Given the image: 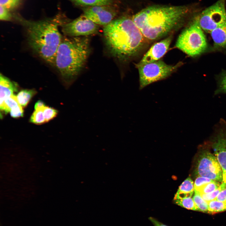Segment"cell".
<instances>
[{
  "mask_svg": "<svg viewBox=\"0 0 226 226\" xmlns=\"http://www.w3.org/2000/svg\"><path fill=\"white\" fill-rule=\"evenodd\" d=\"M189 10L185 6H152L140 11L132 19L145 40L151 41L166 36L181 25Z\"/></svg>",
  "mask_w": 226,
  "mask_h": 226,
  "instance_id": "obj_1",
  "label": "cell"
},
{
  "mask_svg": "<svg viewBox=\"0 0 226 226\" xmlns=\"http://www.w3.org/2000/svg\"><path fill=\"white\" fill-rule=\"evenodd\" d=\"M14 19L25 28L28 43L33 51L47 63L54 65L56 52L62 38L58 27L65 23L60 15L36 21L17 15H14Z\"/></svg>",
  "mask_w": 226,
  "mask_h": 226,
  "instance_id": "obj_2",
  "label": "cell"
},
{
  "mask_svg": "<svg viewBox=\"0 0 226 226\" xmlns=\"http://www.w3.org/2000/svg\"><path fill=\"white\" fill-rule=\"evenodd\" d=\"M103 34L111 54L121 60H127L140 51L145 40L132 18L123 17L104 26Z\"/></svg>",
  "mask_w": 226,
  "mask_h": 226,
  "instance_id": "obj_3",
  "label": "cell"
},
{
  "mask_svg": "<svg viewBox=\"0 0 226 226\" xmlns=\"http://www.w3.org/2000/svg\"><path fill=\"white\" fill-rule=\"evenodd\" d=\"M90 52L87 37H62L56 52L54 65L66 83H71L80 73Z\"/></svg>",
  "mask_w": 226,
  "mask_h": 226,
  "instance_id": "obj_4",
  "label": "cell"
},
{
  "mask_svg": "<svg viewBox=\"0 0 226 226\" xmlns=\"http://www.w3.org/2000/svg\"><path fill=\"white\" fill-rule=\"evenodd\" d=\"M196 17L179 35L175 47L192 57L203 53L207 48L206 38Z\"/></svg>",
  "mask_w": 226,
  "mask_h": 226,
  "instance_id": "obj_5",
  "label": "cell"
},
{
  "mask_svg": "<svg viewBox=\"0 0 226 226\" xmlns=\"http://www.w3.org/2000/svg\"><path fill=\"white\" fill-rule=\"evenodd\" d=\"M181 64L180 62L175 65H169L159 60L151 63L136 65L139 74L140 89L153 83L168 77L178 68Z\"/></svg>",
  "mask_w": 226,
  "mask_h": 226,
  "instance_id": "obj_6",
  "label": "cell"
},
{
  "mask_svg": "<svg viewBox=\"0 0 226 226\" xmlns=\"http://www.w3.org/2000/svg\"><path fill=\"white\" fill-rule=\"evenodd\" d=\"M210 144L221 167L226 184V121L221 118L214 126Z\"/></svg>",
  "mask_w": 226,
  "mask_h": 226,
  "instance_id": "obj_7",
  "label": "cell"
},
{
  "mask_svg": "<svg viewBox=\"0 0 226 226\" xmlns=\"http://www.w3.org/2000/svg\"><path fill=\"white\" fill-rule=\"evenodd\" d=\"M226 22L225 0H218L203 10L199 17V23L202 29L207 33Z\"/></svg>",
  "mask_w": 226,
  "mask_h": 226,
  "instance_id": "obj_8",
  "label": "cell"
},
{
  "mask_svg": "<svg viewBox=\"0 0 226 226\" xmlns=\"http://www.w3.org/2000/svg\"><path fill=\"white\" fill-rule=\"evenodd\" d=\"M201 153L197 164V174L198 176L222 182V170L216 157L208 151H203Z\"/></svg>",
  "mask_w": 226,
  "mask_h": 226,
  "instance_id": "obj_9",
  "label": "cell"
},
{
  "mask_svg": "<svg viewBox=\"0 0 226 226\" xmlns=\"http://www.w3.org/2000/svg\"><path fill=\"white\" fill-rule=\"evenodd\" d=\"M63 34L70 37H79L93 34L99 30V25L94 23L84 14L69 23L61 25Z\"/></svg>",
  "mask_w": 226,
  "mask_h": 226,
  "instance_id": "obj_10",
  "label": "cell"
},
{
  "mask_svg": "<svg viewBox=\"0 0 226 226\" xmlns=\"http://www.w3.org/2000/svg\"><path fill=\"white\" fill-rule=\"evenodd\" d=\"M116 14L113 7L102 5L87 8L85 9L83 14L96 24L104 26L111 22Z\"/></svg>",
  "mask_w": 226,
  "mask_h": 226,
  "instance_id": "obj_11",
  "label": "cell"
},
{
  "mask_svg": "<svg viewBox=\"0 0 226 226\" xmlns=\"http://www.w3.org/2000/svg\"><path fill=\"white\" fill-rule=\"evenodd\" d=\"M172 37L170 35L154 44L144 55L136 65H140L157 61L168 51Z\"/></svg>",
  "mask_w": 226,
  "mask_h": 226,
  "instance_id": "obj_12",
  "label": "cell"
},
{
  "mask_svg": "<svg viewBox=\"0 0 226 226\" xmlns=\"http://www.w3.org/2000/svg\"><path fill=\"white\" fill-rule=\"evenodd\" d=\"M18 84L1 74L0 76V102L2 105L4 100L13 94L18 90Z\"/></svg>",
  "mask_w": 226,
  "mask_h": 226,
  "instance_id": "obj_13",
  "label": "cell"
},
{
  "mask_svg": "<svg viewBox=\"0 0 226 226\" xmlns=\"http://www.w3.org/2000/svg\"><path fill=\"white\" fill-rule=\"evenodd\" d=\"M210 33L215 48L226 47V22L212 30Z\"/></svg>",
  "mask_w": 226,
  "mask_h": 226,
  "instance_id": "obj_14",
  "label": "cell"
},
{
  "mask_svg": "<svg viewBox=\"0 0 226 226\" xmlns=\"http://www.w3.org/2000/svg\"><path fill=\"white\" fill-rule=\"evenodd\" d=\"M194 191L193 181L190 178H188L179 186L175 195L174 200L191 197Z\"/></svg>",
  "mask_w": 226,
  "mask_h": 226,
  "instance_id": "obj_15",
  "label": "cell"
},
{
  "mask_svg": "<svg viewBox=\"0 0 226 226\" xmlns=\"http://www.w3.org/2000/svg\"><path fill=\"white\" fill-rule=\"evenodd\" d=\"M36 93V91L33 89L21 90L16 96L18 103L23 107H25Z\"/></svg>",
  "mask_w": 226,
  "mask_h": 226,
  "instance_id": "obj_16",
  "label": "cell"
},
{
  "mask_svg": "<svg viewBox=\"0 0 226 226\" xmlns=\"http://www.w3.org/2000/svg\"><path fill=\"white\" fill-rule=\"evenodd\" d=\"M207 203L208 206L207 213L214 214L226 210V202L213 200Z\"/></svg>",
  "mask_w": 226,
  "mask_h": 226,
  "instance_id": "obj_17",
  "label": "cell"
},
{
  "mask_svg": "<svg viewBox=\"0 0 226 226\" xmlns=\"http://www.w3.org/2000/svg\"><path fill=\"white\" fill-rule=\"evenodd\" d=\"M19 105L16 96L13 94L6 98L3 104L0 105L1 111L6 114L10 112L12 108Z\"/></svg>",
  "mask_w": 226,
  "mask_h": 226,
  "instance_id": "obj_18",
  "label": "cell"
},
{
  "mask_svg": "<svg viewBox=\"0 0 226 226\" xmlns=\"http://www.w3.org/2000/svg\"><path fill=\"white\" fill-rule=\"evenodd\" d=\"M112 0H76L74 2L78 5L93 7L102 5H110Z\"/></svg>",
  "mask_w": 226,
  "mask_h": 226,
  "instance_id": "obj_19",
  "label": "cell"
},
{
  "mask_svg": "<svg viewBox=\"0 0 226 226\" xmlns=\"http://www.w3.org/2000/svg\"><path fill=\"white\" fill-rule=\"evenodd\" d=\"M175 202L177 205L186 209L194 211H198L193 198L187 197L179 199L174 200Z\"/></svg>",
  "mask_w": 226,
  "mask_h": 226,
  "instance_id": "obj_20",
  "label": "cell"
},
{
  "mask_svg": "<svg viewBox=\"0 0 226 226\" xmlns=\"http://www.w3.org/2000/svg\"><path fill=\"white\" fill-rule=\"evenodd\" d=\"M193 199L197 207L198 211L204 213H208V203L199 194L195 192Z\"/></svg>",
  "mask_w": 226,
  "mask_h": 226,
  "instance_id": "obj_21",
  "label": "cell"
},
{
  "mask_svg": "<svg viewBox=\"0 0 226 226\" xmlns=\"http://www.w3.org/2000/svg\"><path fill=\"white\" fill-rule=\"evenodd\" d=\"M221 184L220 182L214 181L203 185L194 192L200 194L209 193L217 190Z\"/></svg>",
  "mask_w": 226,
  "mask_h": 226,
  "instance_id": "obj_22",
  "label": "cell"
},
{
  "mask_svg": "<svg viewBox=\"0 0 226 226\" xmlns=\"http://www.w3.org/2000/svg\"><path fill=\"white\" fill-rule=\"evenodd\" d=\"M221 94H226V72L223 73L218 79L217 87L214 95Z\"/></svg>",
  "mask_w": 226,
  "mask_h": 226,
  "instance_id": "obj_23",
  "label": "cell"
},
{
  "mask_svg": "<svg viewBox=\"0 0 226 226\" xmlns=\"http://www.w3.org/2000/svg\"><path fill=\"white\" fill-rule=\"evenodd\" d=\"M30 122L31 123L40 125L46 122L44 118L43 109L35 110L30 116Z\"/></svg>",
  "mask_w": 226,
  "mask_h": 226,
  "instance_id": "obj_24",
  "label": "cell"
},
{
  "mask_svg": "<svg viewBox=\"0 0 226 226\" xmlns=\"http://www.w3.org/2000/svg\"><path fill=\"white\" fill-rule=\"evenodd\" d=\"M226 187V184L223 181L219 187L214 191L209 193L200 195L207 202L215 199L220 192Z\"/></svg>",
  "mask_w": 226,
  "mask_h": 226,
  "instance_id": "obj_25",
  "label": "cell"
},
{
  "mask_svg": "<svg viewBox=\"0 0 226 226\" xmlns=\"http://www.w3.org/2000/svg\"><path fill=\"white\" fill-rule=\"evenodd\" d=\"M22 1V0H0V5L11 11L19 8Z\"/></svg>",
  "mask_w": 226,
  "mask_h": 226,
  "instance_id": "obj_26",
  "label": "cell"
},
{
  "mask_svg": "<svg viewBox=\"0 0 226 226\" xmlns=\"http://www.w3.org/2000/svg\"><path fill=\"white\" fill-rule=\"evenodd\" d=\"M43 112L46 122L55 117L58 114L57 110L48 106H45L44 108Z\"/></svg>",
  "mask_w": 226,
  "mask_h": 226,
  "instance_id": "obj_27",
  "label": "cell"
},
{
  "mask_svg": "<svg viewBox=\"0 0 226 226\" xmlns=\"http://www.w3.org/2000/svg\"><path fill=\"white\" fill-rule=\"evenodd\" d=\"M14 19V15L11 13L10 11L0 5V19L4 21H11Z\"/></svg>",
  "mask_w": 226,
  "mask_h": 226,
  "instance_id": "obj_28",
  "label": "cell"
},
{
  "mask_svg": "<svg viewBox=\"0 0 226 226\" xmlns=\"http://www.w3.org/2000/svg\"><path fill=\"white\" fill-rule=\"evenodd\" d=\"M214 181L207 178L198 176L195 180L194 183V191L197 190L203 185Z\"/></svg>",
  "mask_w": 226,
  "mask_h": 226,
  "instance_id": "obj_29",
  "label": "cell"
},
{
  "mask_svg": "<svg viewBox=\"0 0 226 226\" xmlns=\"http://www.w3.org/2000/svg\"><path fill=\"white\" fill-rule=\"evenodd\" d=\"M10 116L13 118H18L23 116L24 111L23 107L19 105L12 108L10 111Z\"/></svg>",
  "mask_w": 226,
  "mask_h": 226,
  "instance_id": "obj_30",
  "label": "cell"
},
{
  "mask_svg": "<svg viewBox=\"0 0 226 226\" xmlns=\"http://www.w3.org/2000/svg\"><path fill=\"white\" fill-rule=\"evenodd\" d=\"M214 200L226 202V187L220 192Z\"/></svg>",
  "mask_w": 226,
  "mask_h": 226,
  "instance_id": "obj_31",
  "label": "cell"
},
{
  "mask_svg": "<svg viewBox=\"0 0 226 226\" xmlns=\"http://www.w3.org/2000/svg\"><path fill=\"white\" fill-rule=\"evenodd\" d=\"M149 220L151 222L154 226H168L158 221L155 218L152 217H149Z\"/></svg>",
  "mask_w": 226,
  "mask_h": 226,
  "instance_id": "obj_32",
  "label": "cell"
},
{
  "mask_svg": "<svg viewBox=\"0 0 226 226\" xmlns=\"http://www.w3.org/2000/svg\"><path fill=\"white\" fill-rule=\"evenodd\" d=\"M44 103L41 100H38L35 103V109H43L45 106Z\"/></svg>",
  "mask_w": 226,
  "mask_h": 226,
  "instance_id": "obj_33",
  "label": "cell"
},
{
  "mask_svg": "<svg viewBox=\"0 0 226 226\" xmlns=\"http://www.w3.org/2000/svg\"><path fill=\"white\" fill-rule=\"evenodd\" d=\"M70 0L74 2L76 0Z\"/></svg>",
  "mask_w": 226,
  "mask_h": 226,
  "instance_id": "obj_34",
  "label": "cell"
}]
</instances>
